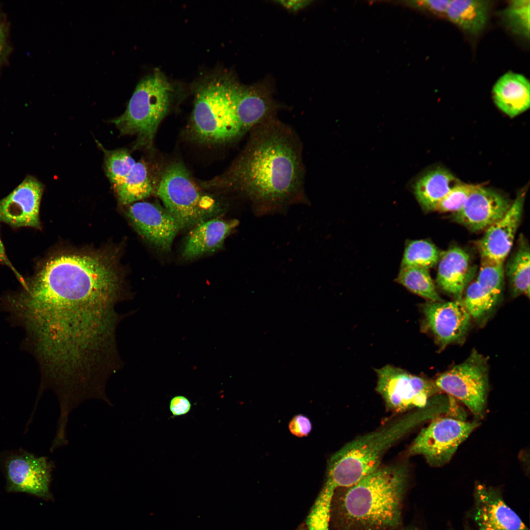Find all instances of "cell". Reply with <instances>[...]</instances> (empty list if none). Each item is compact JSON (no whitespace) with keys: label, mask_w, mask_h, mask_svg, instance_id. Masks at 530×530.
<instances>
[{"label":"cell","mask_w":530,"mask_h":530,"mask_svg":"<svg viewBox=\"0 0 530 530\" xmlns=\"http://www.w3.org/2000/svg\"><path fill=\"white\" fill-rule=\"evenodd\" d=\"M488 378L487 362L474 351L465 361L440 374L435 385L461 401L478 421L486 407Z\"/></svg>","instance_id":"obj_8"},{"label":"cell","mask_w":530,"mask_h":530,"mask_svg":"<svg viewBox=\"0 0 530 530\" xmlns=\"http://www.w3.org/2000/svg\"><path fill=\"white\" fill-rule=\"evenodd\" d=\"M512 202L502 193L480 185L472 192L462 208L451 217L471 231L486 230L502 218Z\"/></svg>","instance_id":"obj_13"},{"label":"cell","mask_w":530,"mask_h":530,"mask_svg":"<svg viewBox=\"0 0 530 530\" xmlns=\"http://www.w3.org/2000/svg\"><path fill=\"white\" fill-rule=\"evenodd\" d=\"M402 530H416L411 528V529H407Z\"/></svg>","instance_id":"obj_38"},{"label":"cell","mask_w":530,"mask_h":530,"mask_svg":"<svg viewBox=\"0 0 530 530\" xmlns=\"http://www.w3.org/2000/svg\"><path fill=\"white\" fill-rule=\"evenodd\" d=\"M448 170L437 168L424 174L413 185L415 196L426 212L434 211L442 199L454 186L461 184Z\"/></svg>","instance_id":"obj_21"},{"label":"cell","mask_w":530,"mask_h":530,"mask_svg":"<svg viewBox=\"0 0 530 530\" xmlns=\"http://www.w3.org/2000/svg\"><path fill=\"white\" fill-rule=\"evenodd\" d=\"M173 89L159 71L141 80L125 112L113 119L122 134H134L136 146H150L158 127L166 114Z\"/></svg>","instance_id":"obj_6"},{"label":"cell","mask_w":530,"mask_h":530,"mask_svg":"<svg viewBox=\"0 0 530 530\" xmlns=\"http://www.w3.org/2000/svg\"><path fill=\"white\" fill-rule=\"evenodd\" d=\"M526 193L525 190L519 192L505 215L485 230L477 243L481 259L504 263L521 221Z\"/></svg>","instance_id":"obj_16"},{"label":"cell","mask_w":530,"mask_h":530,"mask_svg":"<svg viewBox=\"0 0 530 530\" xmlns=\"http://www.w3.org/2000/svg\"><path fill=\"white\" fill-rule=\"evenodd\" d=\"M462 301L470 315L480 320L492 311L499 300L483 289L475 280L468 287Z\"/></svg>","instance_id":"obj_27"},{"label":"cell","mask_w":530,"mask_h":530,"mask_svg":"<svg viewBox=\"0 0 530 530\" xmlns=\"http://www.w3.org/2000/svg\"><path fill=\"white\" fill-rule=\"evenodd\" d=\"M407 475L403 466H380L335 500L330 519L339 530L396 528L400 522Z\"/></svg>","instance_id":"obj_3"},{"label":"cell","mask_w":530,"mask_h":530,"mask_svg":"<svg viewBox=\"0 0 530 530\" xmlns=\"http://www.w3.org/2000/svg\"><path fill=\"white\" fill-rule=\"evenodd\" d=\"M477 186L461 183L454 186L438 203L434 211L452 213L458 211Z\"/></svg>","instance_id":"obj_31"},{"label":"cell","mask_w":530,"mask_h":530,"mask_svg":"<svg viewBox=\"0 0 530 530\" xmlns=\"http://www.w3.org/2000/svg\"><path fill=\"white\" fill-rule=\"evenodd\" d=\"M280 4L292 11H296L310 4L308 0H283L278 1Z\"/></svg>","instance_id":"obj_36"},{"label":"cell","mask_w":530,"mask_h":530,"mask_svg":"<svg viewBox=\"0 0 530 530\" xmlns=\"http://www.w3.org/2000/svg\"><path fill=\"white\" fill-rule=\"evenodd\" d=\"M114 188L122 204H131L149 196L154 187L147 165L142 161L136 162L122 182Z\"/></svg>","instance_id":"obj_24"},{"label":"cell","mask_w":530,"mask_h":530,"mask_svg":"<svg viewBox=\"0 0 530 530\" xmlns=\"http://www.w3.org/2000/svg\"><path fill=\"white\" fill-rule=\"evenodd\" d=\"M0 263L8 267H9L12 271L15 274L16 277L19 280L21 284L23 286L25 283V280L20 274V273L16 270V269L12 265L11 263L9 260L7 255L5 252V248L2 242L0 236Z\"/></svg>","instance_id":"obj_35"},{"label":"cell","mask_w":530,"mask_h":530,"mask_svg":"<svg viewBox=\"0 0 530 530\" xmlns=\"http://www.w3.org/2000/svg\"><path fill=\"white\" fill-rule=\"evenodd\" d=\"M6 48V35L3 26L0 27V60L2 58Z\"/></svg>","instance_id":"obj_37"},{"label":"cell","mask_w":530,"mask_h":530,"mask_svg":"<svg viewBox=\"0 0 530 530\" xmlns=\"http://www.w3.org/2000/svg\"><path fill=\"white\" fill-rule=\"evenodd\" d=\"M238 85L228 80H215L198 91L192 113L191 130L199 141L223 143L246 134L236 112Z\"/></svg>","instance_id":"obj_5"},{"label":"cell","mask_w":530,"mask_h":530,"mask_svg":"<svg viewBox=\"0 0 530 530\" xmlns=\"http://www.w3.org/2000/svg\"><path fill=\"white\" fill-rule=\"evenodd\" d=\"M504 269V263L481 259L478 275L476 279L482 289L498 299L500 298L503 291Z\"/></svg>","instance_id":"obj_29"},{"label":"cell","mask_w":530,"mask_h":530,"mask_svg":"<svg viewBox=\"0 0 530 530\" xmlns=\"http://www.w3.org/2000/svg\"><path fill=\"white\" fill-rule=\"evenodd\" d=\"M190 408V401L184 396H176L170 401V410L174 416L186 414L189 411Z\"/></svg>","instance_id":"obj_34"},{"label":"cell","mask_w":530,"mask_h":530,"mask_svg":"<svg viewBox=\"0 0 530 530\" xmlns=\"http://www.w3.org/2000/svg\"><path fill=\"white\" fill-rule=\"evenodd\" d=\"M127 215L137 232L159 250H170L180 230L173 216L157 204L136 202L128 209Z\"/></svg>","instance_id":"obj_12"},{"label":"cell","mask_w":530,"mask_h":530,"mask_svg":"<svg viewBox=\"0 0 530 530\" xmlns=\"http://www.w3.org/2000/svg\"><path fill=\"white\" fill-rule=\"evenodd\" d=\"M397 281L409 291L429 301H443L436 291L428 269L401 266Z\"/></svg>","instance_id":"obj_25"},{"label":"cell","mask_w":530,"mask_h":530,"mask_svg":"<svg viewBox=\"0 0 530 530\" xmlns=\"http://www.w3.org/2000/svg\"><path fill=\"white\" fill-rule=\"evenodd\" d=\"M475 496V520L479 530H529L498 490L478 483Z\"/></svg>","instance_id":"obj_17"},{"label":"cell","mask_w":530,"mask_h":530,"mask_svg":"<svg viewBox=\"0 0 530 530\" xmlns=\"http://www.w3.org/2000/svg\"><path fill=\"white\" fill-rule=\"evenodd\" d=\"M441 253L430 242L425 240L409 241L406 245L401 266L429 269L438 262Z\"/></svg>","instance_id":"obj_26"},{"label":"cell","mask_w":530,"mask_h":530,"mask_svg":"<svg viewBox=\"0 0 530 530\" xmlns=\"http://www.w3.org/2000/svg\"><path fill=\"white\" fill-rule=\"evenodd\" d=\"M1 26H2V25H1V23H0V27Z\"/></svg>","instance_id":"obj_39"},{"label":"cell","mask_w":530,"mask_h":530,"mask_svg":"<svg viewBox=\"0 0 530 530\" xmlns=\"http://www.w3.org/2000/svg\"><path fill=\"white\" fill-rule=\"evenodd\" d=\"M529 0L509 1L502 11L503 19L514 34L527 39L530 38Z\"/></svg>","instance_id":"obj_28"},{"label":"cell","mask_w":530,"mask_h":530,"mask_svg":"<svg viewBox=\"0 0 530 530\" xmlns=\"http://www.w3.org/2000/svg\"><path fill=\"white\" fill-rule=\"evenodd\" d=\"M423 311L427 327L443 347L463 338L470 324L471 316L462 299L428 301Z\"/></svg>","instance_id":"obj_15"},{"label":"cell","mask_w":530,"mask_h":530,"mask_svg":"<svg viewBox=\"0 0 530 530\" xmlns=\"http://www.w3.org/2000/svg\"><path fill=\"white\" fill-rule=\"evenodd\" d=\"M42 185L26 177L9 195L0 200V221L13 227L40 228L39 210Z\"/></svg>","instance_id":"obj_14"},{"label":"cell","mask_w":530,"mask_h":530,"mask_svg":"<svg viewBox=\"0 0 530 530\" xmlns=\"http://www.w3.org/2000/svg\"><path fill=\"white\" fill-rule=\"evenodd\" d=\"M489 2L482 0H451L446 16L452 24L464 31L477 34L487 24Z\"/></svg>","instance_id":"obj_22"},{"label":"cell","mask_w":530,"mask_h":530,"mask_svg":"<svg viewBox=\"0 0 530 530\" xmlns=\"http://www.w3.org/2000/svg\"><path fill=\"white\" fill-rule=\"evenodd\" d=\"M123 299L113 255L70 251L48 257L23 291L7 300L40 355L76 364L99 357L116 344L117 328L126 315L116 306Z\"/></svg>","instance_id":"obj_1"},{"label":"cell","mask_w":530,"mask_h":530,"mask_svg":"<svg viewBox=\"0 0 530 530\" xmlns=\"http://www.w3.org/2000/svg\"><path fill=\"white\" fill-rule=\"evenodd\" d=\"M157 194L180 230L191 229L214 218L223 210L220 203L203 192L180 162L169 165L162 175Z\"/></svg>","instance_id":"obj_7"},{"label":"cell","mask_w":530,"mask_h":530,"mask_svg":"<svg viewBox=\"0 0 530 530\" xmlns=\"http://www.w3.org/2000/svg\"><path fill=\"white\" fill-rule=\"evenodd\" d=\"M376 373V390L394 412L423 408L438 390L435 384L391 365L377 369Z\"/></svg>","instance_id":"obj_10"},{"label":"cell","mask_w":530,"mask_h":530,"mask_svg":"<svg viewBox=\"0 0 530 530\" xmlns=\"http://www.w3.org/2000/svg\"><path fill=\"white\" fill-rule=\"evenodd\" d=\"M238 224L236 219L214 217L193 227L186 238L183 257L185 259H193L219 249Z\"/></svg>","instance_id":"obj_18"},{"label":"cell","mask_w":530,"mask_h":530,"mask_svg":"<svg viewBox=\"0 0 530 530\" xmlns=\"http://www.w3.org/2000/svg\"><path fill=\"white\" fill-rule=\"evenodd\" d=\"M479 424L477 420L437 417L421 430L409 451L422 455L431 466L441 467L450 460L459 445Z\"/></svg>","instance_id":"obj_9"},{"label":"cell","mask_w":530,"mask_h":530,"mask_svg":"<svg viewBox=\"0 0 530 530\" xmlns=\"http://www.w3.org/2000/svg\"><path fill=\"white\" fill-rule=\"evenodd\" d=\"M470 257L463 249L453 247L441 253L438 262L437 283L444 292L461 300L470 279Z\"/></svg>","instance_id":"obj_19"},{"label":"cell","mask_w":530,"mask_h":530,"mask_svg":"<svg viewBox=\"0 0 530 530\" xmlns=\"http://www.w3.org/2000/svg\"><path fill=\"white\" fill-rule=\"evenodd\" d=\"M106 175L114 187L121 184L136 161L125 149L106 151Z\"/></svg>","instance_id":"obj_30"},{"label":"cell","mask_w":530,"mask_h":530,"mask_svg":"<svg viewBox=\"0 0 530 530\" xmlns=\"http://www.w3.org/2000/svg\"><path fill=\"white\" fill-rule=\"evenodd\" d=\"M450 0H424L416 1L417 4L434 14L446 16Z\"/></svg>","instance_id":"obj_33"},{"label":"cell","mask_w":530,"mask_h":530,"mask_svg":"<svg viewBox=\"0 0 530 530\" xmlns=\"http://www.w3.org/2000/svg\"><path fill=\"white\" fill-rule=\"evenodd\" d=\"M312 428V424L310 419L302 414L297 415L293 417L289 424L290 432L298 437L307 436L310 433Z\"/></svg>","instance_id":"obj_32"},{"label":"cell","mask_w":530,"mask_h":530,"mask_svg":"<svg viewBox=\"0 0 530 530\" xmlns=\"http://www.w3.org/2000/svg\"><path fill=\"white\" fill-rule=\"evenodd\" d=\"M513 297L530 296V246L526 238L520 235L515 252L504 269Z\"/></svg>","instance_id":"obj_23"},{"label":"cell","mask_w":530,"mask_h":530,"mask_svg":"<svg viewBox=\"0 0 530 530\" xmlns=\"http://www.w3.org/2000/svg\"><path fill=\"white\" fill-rule=\"evenodd\" d=\"M305 174L299 137L275 116L250 132L223 181L247 199L256 214L264 215L307 203Z\"/></svg>","instance_id":"obj_2"},{"label":"cell","mask_w":530,"mask_h":530,"mask_svg":"<svg viewBox=\"0 0 530 530\" xmlns=\"http://www.w3.org/2000/svg\"><path fill=\"white\" fill-rule=\"evenodd\" d=\"M0 466L4 472L8 491L52 498L50 485L55 465L47 457L24 450L6 451L0 455Z\"/></svg>","instance_id":"obj_11"},{"label":"cell","mask_w":530,"mask_h":530,"mask_svg":"<svg viewBox=\"0 0 530 530\" xmlns=\"http://www.w3.org/2000/svg\"><path fill=\"white\" fill-rule=\"evenodd\" d=\"M429 419L427 411L420 409L388 426L346 444L329 459L322 489L334 495L340 488L354 485L380 466L385 452L393 444L414 426Z\"/></svg>","instance_id":"obj_4"},{"label":"cell","mask_w":530,"mask_h":530,"mask_svg":"<svg viewBox=\"0 0 530 530\" xmlns=\"http://www.w3.org/2000/svg\"><path fill=\"white\" fill-rule=\"evenodd\" d=\"M492 94L496 106L511 118L530 107V82L521 74L512 72L504 74L495 83Z\"/></svg>","instance_id":"obj_20"}]
</instances>
